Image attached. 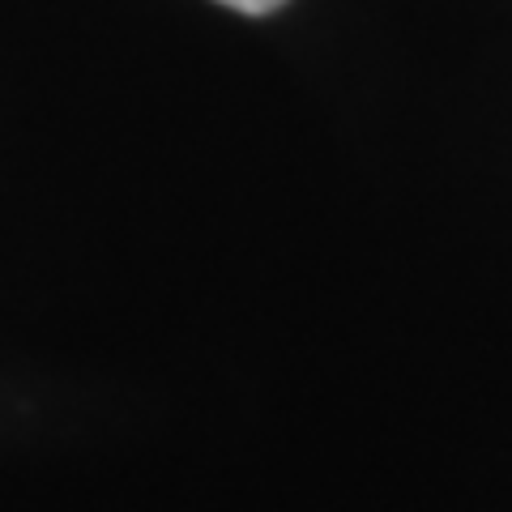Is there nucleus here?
Instances as JSON below:
<instances>
[{"label":"nucleus","mask_w":512,"mask_h":512,"mask_svg":"<svg viewBox=\"0 0 512 512\" xmlns=\"http://www.w3.org/2000/svg\"><path fill=\"white\" fill-rule=\"evenodd\" d=\"M218 5H227V9H239V13H252V18H261V13H274L278 5H286V0H218Z\"/></svg>","instance_id":"nucleus-1"}]
</instances>
